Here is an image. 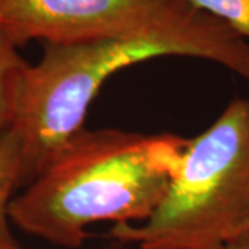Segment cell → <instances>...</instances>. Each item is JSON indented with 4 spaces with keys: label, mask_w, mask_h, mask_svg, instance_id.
<instances>
[{
    "label": "cell",
    "mask_w": 249,
    "mask_h": 249,
    "mask_svg": "<svg viewBox=\"0 0 249 249\" xmlns=\"http://www.w3.org/2000/svg\"><path fill=\"white\" fill-rule=\"evenodd\" d=\"M188 139L86 129L10 204L19 230L76 249L98 222L142 223L169 190Z\"/></svg>",
    "instance_id": "cell-1"
},
{
    "label": "cell",
    "mask_w": 249,
    "mask_h": 249,
    "mask_svg": "<svg viewBox=\"0 0 249 249\" xmlns=\"http://www.w3.org/2000/svg\"><path fill=\"white\" fill-rule=\"evenodd\" d=\"M249 234V97L194 139L155 212L108 235L140 249H224Z\"/></svg>",
    "instance_id": "cell-2"
},
{
    "label": "cell",
    "mask_w": 249,
    "mask_h": 249,
    "mask_svg": "<svg viewBox=\"0 0 249 249\" xmlns=\"http://www.w3.org/2000/svg\"><path fill=\"white\" fill-rule=\"evenodd\" d=\"M160 57L196 58L190 47L165 39L43 43L40 60L18 73L7 127L21 142L22 187L85 127L90 104L108 78Z\"/></svg>",
    "instance_id": "cell-3"
},
{
    "label": "cell",
    "mask_w": 249,
    "mask_h": 249,
    "mask_svg": "<svg viewBox=\"0 0 249 249\" xmlns=\"http://www.w3.org/2000/svg\"><path fill=\"white\" fill-rule=\"evenodd\" d=\"M0 31L16 47L31 40H175L249 82L248 40L187 0H6Z\"/></svg>",
    "instance_id": "cell-4"
},
{
    "label": "cell",
    "mask_w": 249,
    "mask_h": 249,
    "mask_svg": "<svg viewBox=\"0 0 249 249\" xmlns=\"http://www.w3.org/2000/svg\"><path fill=\"white\" fill-rule=\"evenodd\" d=\"M22 187V151L11 129L0 133V249H28L14 237L10 227V204Z\"/></svg>",
    "instance_id": "cell-5"
},
{
    "label": "cell",
    "mask_w": 249,
    "mask_h": 249,
    "mask_svg": "<svg viewBox=\"0 0 249 249\" xmlns=\"http://www.w3.org/2000/svg\"><path fill=\"white\" fill-rule=\"evenodd\" d=\"M17 49L0 31V133L10 126L16 79L28 64Z\"/></svg>",
    "instance_id": "cell-6"
},
{
    "label": "cell",
    "mask_w": 249,
    "mask_h": 249,
    "mask_svg": "<svg viewBox=\"0 0 249 249\" xmlns=\"http://www.w3.org/2000/svg\"><path fill=\"white\" fill-rule=\"evenodd\" d=\"M196 9L222 19L249 42V0H187Z\"/></svg>",
    "instance_id": "cell-7"
},
{
    "label": "cell",
    "mask_w": 249,
    "mask_h": 249,
    "mask_svg": "<svg viewBox=\"0 0 249 249\" xmlns=\"http://www.w3.org/2000/svg\"><path fill=\"white\" fill-rule=\"evenodd\" d=\"M224 249H249V234H245L238 240L232 241Z\"/></svg>",
    "instance_id": "cell-8"
},
{
    "label": "cell",
    "mask_w": 249,
    "mask_h": 249,
    "mask_svg": "<svg viewBox=\"0 0 249 249\" xmlns=\"http://www.w3.org/2000/svg\"><path fill=\"white\" fill-rule=\"evenodd\" d=\"M4 1H6V0H0V6H1V4H3Z\"/></svg>",
    "instance_id": "cell-9"
}]
</instances>
